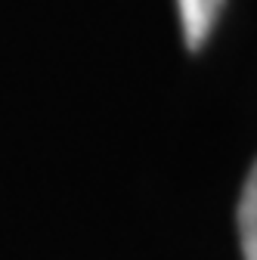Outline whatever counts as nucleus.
Returning <instances> with one entry per match:
<instances>
[{
	"label": "nucleus",
	"instance_id": "f257e3e1",
	"mask_svg": "<svg viewBox=\"0 0 257 260\" xmlns=\"http://www.w3.org/2000/svg\"><path fill=\"white\" fill-rule=\"evenodd\" d=\"M223 7H227V0H177L180 22H183V38H186L189 50L205 47V41L211 38Z\"/></svg>",
	"mask_w": 257,
	"mask_h": 260
},
{
	"label": "nucleus",
	"instance_id": "f03ea898",
	"mask_svg": "<svg viewBox=\"0 0 257 260\" xmlns=\"http://www.w3.org/2000/svg\"><path fill=\"white\" fill-rule=\"evenodd\" d=\"M239 239H242V257L245 260H257V161L248 171V180L242 186L239 195Z\"/></svg>",
	"mask_w": 257,
	"mask_h": 260
}]
</instances>
